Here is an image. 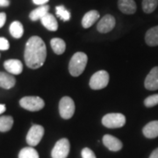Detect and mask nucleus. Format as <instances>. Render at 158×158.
Wrapping results in <instances>:
<instances>
[{
  "label": "nucleus",
  "mask_w": 158,
  "mask_h": 158,
  "mask_svg": "<svg viewBox=\"0 0 158 158\" xmlns=\"http://www.w3.org/2000/svg\"><path fill=\"white\" fill-rule=\"evenodd\" d=\"M56 11L58 17L63 21H69L70 19V12L64 6H58L56 7Z\"/></svg>",
  "instance_id": "obj_25"
},
{
  "label": "nucleus",
  "mask_w": 158,
  "mask_h": 158,
  "mask_svg": "<svg viewBox=\"0 0 158 158\" xmlns=\"http://www.w3.org/2000/svg\"><path fill=\"white\" fill-rule=\"evenodd\" d=\"M99 19V12L96 10H91L86 12L82 19V26L84 28H89Z\"/></svg>",
  "instance_id": "obj_14"
},
{
  "label": "nucleus",
  "mask_w": 158,
  "mask_h": 158,
  "mask_svg": "<svg viewBox=\"0 0 158 158\" xmlns=\"http://www.w3.org/2000/svg\"><path fill=\"white\" fill-rule=\"evenodd\" d=\"M9 31L13 38L19 39L22 37L23 34H24V27H23L22 24L19 21H13L10 25Z\"/></svg>",
  "instance_id": "obj_21"
},
{
  "label": "nucleus",
  "mask_w": 158,
  "mask_h": 158,
  "mask_svg": "<svg viewBox=\"0 0 158 158\" xmlns=\"http://www.w3.org/2000/svg\"><path fill=\"white\" fill-rule=\"evenodd\" d=\"M6 21V14L5 12H0V28L4 27Z\"/></svg>",
  "instance_id": "obj_29"
},
{
  "label": "nucleus",
  "mask_w": 158,
  "mask_h": 158,
  "mask_svg": "<svg viewBox=\"0 0 158 158\" xmlns=\"http://www.w3.org/2000/svg\"><path fill=\"white\" fill-rule=\"evenodd\" d=\"M40 22L49 31L55 32L58 29V22H57L56 19L51 13L46 14L45 16L40 19Z\"/></svg>",
  "instance_id": "obj_17"
},
{
  "label": "nucleus",
  "mask_w": 158,
  "mask_h": 158,
  "mask_svg": "<svg viewBox=\"0 0 158 158\" xmlns=\"http://www.w3.org/2000/svg\"><path fill=\"white\" fill-rule=\"evenodd\" d=\"M88 57L87 55L83 52H77L71 57L69 64V71L72 77H79L84 72L87 65Z\"/></svg>",
  "instance_id": "obj_2"
},
{
  "label": "nucleus",
  "mask_w": 158,
  "mask_h": 158,
  "mask_svg": "<svg viewBox=\"0 0 158 158\" xmlns=\"http://www.w3.org/2000/svg\"><path fill=\"white\" fill-rule=\"evenodd\" d=\"M10 48L9 41L3 37H0V50H8Z\"/></svg>",
  "instance_id": "obj_28"
},
{
  "label": "nucleus",
  "mask_w": 158,
  "mask_h": 158,
  "mask_svg": "<svg viewBox=\"0 0 158 158\" xmlns=\"http://www.w3.org/2000/svg\"><path fill=\"white\" fill-rule=\"evenodd\" d=\"M145 41L150 47L158 46V26L148 30L145 34Z\"/></svg>",
  "instance_id": "obj_18"
},
{
  "label": "nucleus",
  "mask_w": 158,
  "mask_h": 158,
  "mask_svg": "<svg viewBox=\"0 0 158 158\" xmlns=\"http://www.w3.org/2000/svg\"><path fill=\"white\" fill-rule=\"evenodd\" d=\"M50 44L51 47H52V49L56 55H62L66 49L65 41L62 39H60V38H53L50 40Z\"/></svg>",
  "instance_id": "obj_20"
},
{
  "label": "nucleus",
  "mask_w": 158,
  "mask_h": 158,
  "mask_svg": "<svg viewBox=\"0 0 158 158\" xmlns=\"http://www.w3.org/2000/svg\"><path fill=\"white\" fill-rule=\"evenodd\" d=\"M75 103L74 100L68 96L62 97L59 102V113L60 116L64 119H69L75 113Z\"/></svg>",
  "instance_id": "obj_6"
},
{
  "label": "nucleus",
  "mask_w": 158,
  "mask_h": 158,
  "mask_svg": "<svg viewBox=\"0 0 158 158\" xmlns=\"http://www.w3.org/2000/svg\"><path fill=\"white\" fill-rule=\"evenodd\" d=\"M16 84V79L11 74L0 72V87L6 90L11 89Z\"/></svg>",
  "instance_id": "obj_16"
},
{
  "label": "nucleus",
  "mask_w": 158,
  "mask_h": 158,
  "mask_svg": "<svg viewBox=\"0 0 158 158\" xmlns=\"http://www.w3.org/2000/svg\"><path fill=\"white\" fill-rule=\"evenodd\" d=\"M20 106L30 112H37L45 106L44 100L37 96H27L19 100Z\"/></svg>",
  "instance_id": "obj_3"
},
{
  "label": "nucleus",
  "mask_w": 158,
  "mask_h": 158,
  "mask_svg": "<svg viewBox=\"0 0 158 158\" xmlns=\"http://www.w3.org/2000/svg\"><path fill=\"white\" fill-rule=\"evenodd\" d=\"M44 135V127L40 125H33L27 135V142L30 147H35Z\"/></svg>",
  "instance_id": "obj_8"
},
{
  "label": "nucleus",
  "mask_w": 158,
  "mask_h": 158,
  "mask_svg": "<svg viewBox=\"0 0 158 158\" xmlns=\"http://www.w3.org/2000/svg\"><path fill=\"white\" fill-rule=\"evenodd\" d=\"M149 158H158V148L153 150V152L149 156Z\"/></svg>",
  "instance_id": "obj_32"
},
{
  "label": "nucleus",
  "mask_w": 158,
  "mask_h": 158,
  "mask_svg": "<svg viewBox=\"0 0 158 158\" xmlns=\"http://www.w3.org/2000/svg\"><path fill=\"white\" fill-rule=\"evenodd\" d=\"M158 6V0H142V10L145 13H152Z\"/></svg>",
  "instance_id": "obj_24"
},
{
  "label": "nucleus",
  "mask_w": 158,
  "mask_h": 158,
  "mask_svg": "<svg viewBox=\"0 0 158 158\" xmlns=\"http://www.w3.org/2000/svg\"><path fill=\"white\" fill-rule=\"evenodd\" d=\"M116 24L115 18L111 14H106L98 21L97 25V30L101 34H106L111 32Z\"/></svg>",
  "instance_id": "obj_9"
},
{
  "label": "nucleus",
  "mask_w": 158,
  "mask_h": 158,
  "mask_svg": "<svg viewBox=\"0 0 158 158\" xmlns=\"http://www.w3.org/2000/svg\"><path fill=\"white\" fill-rule=\"evenodd\" d=\"M49 0H33L34 4L38 5V6H44L45 4H47Z\"/></svg>",
  "instance_id": "obj_30"
},
{
  "label": "nucleus",
  "mask_w": 158,
  "mask_h": 158,
  "mask_svg": "<svg viewBox=\"0 0 158 158\" xmlns=\"http://www.w3.org/2000/svg\"><path fill=\"white\" fill-rule=\"evenodd\" d=\"M24 58L30 69H36L41 67L47 58V48L43 40L39 36H32L26 44Z\"/></svg>",
  "instance_id": "obj_1"
},
{
  "label": "nucleus",
  "mask_w": 158,
  "mask_h": 158,
  "mask_svg": "<svg viewBox=\"0 0 158 158\" xmlns=\"http://www.w3.org/2000/svg\"><path fill=\"white\" fill-rule=\"evenodd\" d=\"M48 11H49V6H47V5L40 6L30 12L29 18L32 21H36L38 19H41L46 14L48 13Z\"/></svg>",
  "instance_id": "obj_19"
},
{
  "label": "nucleus",
  "mask_w": 158,
  "mask_h": 158,
  "mask_svg": "<svg viewBox=\"0 0 158 158\" xmlns=\"http://www.w3.org/2000/svg\"><path fill=\"white\" fill-rule=\"evenodd\" d=\"M144 86L148 90H158V67L153 68L148 74L144 82Z\"/></svg>",
  "instance_id": "obj_10"
},
{
  "label": "nucleus",
  "mask_w": 158,
  "mask_h": 158,
  "mask_svg": "<svg viewBox=\"0 0 158 158\" xmlns=\"http://www.w3.org/2000/svg\"><path fill=\"white\" fill-rule=\"evenodd\" d=\"M4 67L8 73L11 75H19L23 71L22 62L17 59H10L4 62Z\"/></svg>",
  "instance_id": "obj_12"
},
{
  "label": "nucleus",
  "mask_w": 158,
  "mask_h": 158,
  "mask_svg": "<svg viewBox=\"0 0 158 158\" xmlns=\"http://www.w3.org/2000/svg\"><path fill=\"white\" fill-rule=\"evenodd\" d=\"M70 150V144L67 138H62L57 141L51 151L52 158H67Z\"/></svg>",
  "instance_id": "obj_7"
},
{
  "label": "nucleus",
  "mask_w": 158,
  "mask_h": 158,
  "mask_svg": "<svg viewBox=\"0 0 158 158\" xmlns=\"http://www.w3.org/2000/svg\"><path fill=\"white\" fill-rule=\"evenodd\" d=\"M6 106L4 105V104H0V114H2V113H4L6 112Z\"/></svg>",
  "instance_id": "obj_33"
},
{
  "label": "nucleus",
  "mask_w": 158,
  "mask_h": 158,
  "mask_svg": "<svg viewBox=\"0 0 158 158\" xmlns=\"http://www.w3.org/2000/svg\"><path fill=\"white\" fill-rule=\"evenodd\" d=\"M19 158H40L39 153L33 147L23 148L19 153Z\"/></svg>",
  "instance_id": "obj_22"
},
{
  "label": "nucleus",
  "mask_w": 158,
  "mask_h": 158,
  "mask_svg": "<svg viewBox=\"0 0 158 158\" xmlns=\"http://www.w3.org/2000/svg\"><path fill=\"white\" fill-rule=\"evenodd\" d=\"M9 5H10L9 0H0V6L1 7H6V6H9Z\"/></svg>",
  "instance_id": "obj_31"
},
{
  "label": "nucleus",
  "mask_w": 158,
  "mask_h": 158,
  "mask_svg": "<svg viewBox=\"0 0 158 158\" xmlns=\"http://www.w3.org/2000/svg\"><path fill=\"white\" fill-rule=\"evenodd\" d=\"M118 8L122 13L132 15L135 13L137 6L135 0H118Z\"/></svg>",
  "instance_id": "obj_13"
},
{
  "label": "nucleus",
  "mask_w": 158,
  "mask_h": 158,
  "mask_svg": "<svg viewBox=\"0 0 158 158\" xmlns=\"http://www.w3.org/2000/svg\"><path fill=\"white\" fill-rule=\"evenodd\" d=\"M13 126V118L11 116H1L0 117V132H7Z\"/></svg>",
  "instance_id": "obj_23"
},
{
  "label": "nucleus",
  "mask_w": 158,
  "mask_h": 158,
  "mask_svg": "<svg viewBox=\"0 0 158 158\" xmlns=\"http://www.w3.org/2000/svg\"><path fill=\"white\" fill-rule=\"evenodd\" d=\"M144 105L146 107H153L158 105V94H154L148 96L144 100Z\"/></svg>",
  "instance_id": "obj_26"
},
{
  "label": "nucleus",
  "mask_w": 158,
  "mask_h": 158,
  "mask_svg": "<svg viewBox=\"0 0 158 158\" xmlns=\"http://www.w3.org/2000/svg\"><path fill=\"white\" fill-rule=\"evenodd\" d=\"M109 83V74L106 70H99L93 74L90 79V87L92 90H101Z\"/></svg>",
  "instance_id": "obj_5"
},
{
  "label": "nucleus",
  "mask_w": 158,
  "mask_h": 158,
  "mask_svg": "<svg viewBox=\"0 0 158 158\" xmlns=\"http://www.w3.org/2000/svg\"><path fill=\"white\" fill-rule=\"evenodd\" d=\"M142 133L146 138L154 139L158 137V120H153L148 123L142 129Z\"/></svg>",
  "instance_id": "obj_15"
},
{
  "label": "nucleus",
  "mask_w": 158,
  "mask_h": 158,
  "mask_svg": "<svg viewBox=\"0 0 158 158\" xmlns=\"http://www.w3.org/2000/svg\"><path fill=\"white\" fill-rule=\"evenodd\" d=\"M103 143L109 150L113 151V152L119 151L123 147V144H122L120 140H118V138H116V137H114L113 135H104V137H103Z\"/></svg>",
  "instance_id": "obj_11"
},
{
  "label": "nucleus",
  "mask_w": 158,
  "mask_h": 158,
  "mask_svg": "<svg viewBox=\"0 0 158 158\" xmlns=\"http://www.w3.org/2000/svg\"><path fill=\"white\" fill-rule=\"evenodd\" d=\"M81 156H82V158H97L94 152L89 148H83V150L81 152Z\"/></svg>",
  "instance_id": "obj_27"
},
{
  "label": "nucleus",
  "mask_w": 158,
  "mask_h": 158,
  "mask_svg": "<svg viewBox=\"0 0 158 158\" xmlns=\"http://www.w3.org/2000/svg\"><path fill=\"white\" fill-rule=\"evenodd\" d=\"M126 123V117L122 113H108L102 118V124L107 128H119Z\"/></svg>",
  "instance_id": "obj_4"
}]
</instances>
